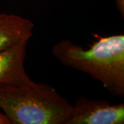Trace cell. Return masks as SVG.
<instances>
[{"label":"cell","instance_id":"52a82bcc","mask_svg":"<svg viewBox=\"0 0 124 124\" xmlns=\"http://www.w3.org/2000/svg\"><path fill=\"white\" fill-rule=\"evenodd\" d=\"M0 124H10L8 119L1 110H0Z\"/></svg>","mask_w":124,"mask_h":124},{"label":"cell","instance_id":"8992f818","mask_svg":"<svg viewBox=\"0 0 124 124\" xmlns=\"http://www.w3.org/2000/svg\"><path fill=\"white\" fill-rule=\"evenodd\" d=\"M116 6L122 18H124V0H115Z\"/></svg>","mask_w":124,"mask_h":124},{"label":"cell","instance_id":"5b68a950","mask_svg":"<svg viewBox=\"0 0 124 124\" xmlns=\"http://www.w3.org/2000/svg\"><path fill=\"white\" fill-rule=\"evenodd\" d=\"M34 23L13 14H0V51L28 42L33 35Z\"/></svg>","mask_w":124,"mask_h":124},{"label":"cell","instance_id":"6da1fadb","mask_svg":"<svg viewBox=\"0 0 124 124\" xmlns=\"http://www.w3.org/2000/svg\"><path fill=\"white\" fill-rule=\"evenodd\" d=\"M52 53L63 65L99 81L113 96H124V35L101 37L88 48L62 39L54 45Z\"/></svg>","mask_w":124,"mask_h":124},{"label":"cell","instance_id":"7a4b0ae2","mask_svg":"<svg viewBox=\"0 0 124 124\" xmlns=\"http://www.w3.org/2000/svg\"><path fill=\"white\" fill-rule=\"evenodd\" d=\"M0 110L10 124H67L72 105L50 85L31 80L0 87Z\"/></svg>","mask_w":124,"mask_h":124},{"label":"cell","instance_id":"277c9868","mask_svg":"<svg viewBox=\"0 0 124 124\" xmlns=\"http://www.w3.org/2000/svg\"><path fill=\"white\" fill-rule=\"evenodd\" d=\"M28 43L0 51V87L31 80L24 68Z\"/></svg>","mask_w":124,"mask_h":124},{"label":"cell","instance_id":"3957f363","mask_svg":"<svg viewBox=\"0 0 124 124\" xmlns=\"http://www.w3.org/2000/svg\"><path fill=\"white\" fill-rule=\"evenodd\" d=\"M124 103L81 97L72 105L67 124H124Z\"/></svg>","mask_w":124,"mask_h":124}]
</instances>
